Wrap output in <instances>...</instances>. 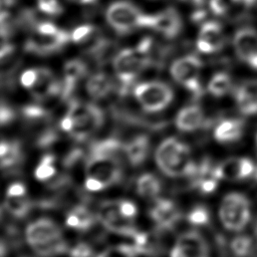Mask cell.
I'll use <instances>...</instances> for the list:
<instances>
[{"mask_svg":"<svg viewBox=\"0 0 257 257\" xmlns=\"http://www.w3.org/2000/svg\"><path fill=\"white\" fill-rule=\"evenodd\" d=\"M25 238L30 248L42 257L58 256L68 251L60 227L49 218L31 222L26 227Z\"/></svg>","mask_w":257,"mask_h":257,"instance_id":"6da1fadb","label":"cell"},{"mask_svg":"<svg viewBox=\"0 0 257 257\" xmlns=\"http://www.w3.org/2000/svg\"><path fill=\"white\" fill-rule=\"evenodd\" d=\"M156 162L159 169L172 178H191L197 169V164L191 159L187 145L175 138L162 142L156 151Z\"/></svg>","mask_w":257,"mask_h":257,"instance_id":"7a4b0ae2","label":"cell"},{"mask_svg":"<svg viewBox=\"0 0 257 257\" xmlns=\"http://www.w3.org/2000/svg\"><path fill=\"white\" fill-rule=\"evenodd\" d=\"M152 45V38L145 37L136 48L123 49L115 56L113 66L120 81V93L127 92L137 76L151 63Z\"/></svg>","mask_w":257,"mask_h":257,"instance_id":"3957f363","label":"cell"},{"mask_svg":"<svg viewBox=\"0 0 257 257\" xmlns=\"http://www.w3.org/2000/svg\"><path fill=\"white\" fill-rule=\"evenodd\" d=\"M222 226L230 232H242L252 218V206L248 197L240 192L227 193L221 200L218 211Z\"/></svg>","mask_w":257,"mask_h":257,"instance_id":"277c9868","label":"cell"},{"mask_svg":"<svg viewBox=\"0 0 257 257\" xmlns=\"http://www.w3.org/2000/svg\"><path fill=\"white\" fill-rule=\"evenodd\" d=\"M67 114L73 119V126L69 132V136L77 142H83L97 131L104 118L103 112L98 106L77 100L69 102Z\"/></svg>","mask_w":257,"mask_h":257,"instance_id":"5b68a950","label":"cell"},{"mask_svg":"<svg viewBox=\"0 0 257 257\" xmlns=\"http://www.w3.org/2000/svg\"><path fill=\"white\" fill-rule=\"evenodd\" d=\"M123 176L119 158L88 156L85 165V177L93 178L108 188L121 181Z\"/></svg>","mask_w":257,"mask_h":257,"instance_id":"8992f818","label":"cell"},{"mask_svg":"<svg viewBox=\"0 0 257 257\" xmlns=\"http://www.w3.org/2000/svg\"><path fill=\"white\" fill-rule=\"evenodd\" d=\"M134 94L144 109L155 112L165 108L173 99L172 88L161 81H150L138 84Z\"/></svg>","mask_w":257,"mask_h":257,"instance_id":"52a82bcc","label":"cell"},{"mask_svg":"<svg viewBox=\"0 0 257 257\" xmlns=\"http://www.w3.org/2000/svg\"><path fill=\"white\" fill-rule=\"evenodd\" d=\"M144 14L128 1H117L107 8L106 20L118 33L124 34L141 27Z\"/></svg>","mask_w":257,"mask_h":257,"instance_id":"ba28073f","label":"cell"},{"mask_svg":"<svg viewBox=\"0 0 257 257\" xmlns=\"http://www.w3.org/2000/svg\"><path fill=\"white\" fill-rule=\"evenodd\" d=\"M202 67L201 60L196 55H187L177 59L171 66V73L175 80L186 86L195 96H200L202 87L199 73Z\"/></svg>","mask_w":257,"mask_h":257,"instance_id":"9c48e42d","label":"cell"},{"mask_svg":"<svg viewBox=\"0 0 257 257\" xmlns=\"http://www.w3.org/2000/svg\"><path fill=\"white\" fill-rule=\"evenodd\" d=\"M97 219L108 231L125 237H134L139 231L133 220L124 218L119 210L117 201L103 202L97 212Z\"/></svg>","mask_w":257,"mask_h":257,"instance_id":"30bf717a","label":"cell"},{"mask_svg":"<svg viewBox=\"0 0 257 257\" xmlns=\"http://www.w3.org/2000/svg\"><path fill=\"white\" fill-rule=\"evenodd\" d=\"M256 163L248 157H232L216 165V173L220 180L231 183L251 181Z\"/></svg>","mask_w":257,"mask_h":257,"instance_id":"8fae6325","label":"cell"},{"mask_svg":"<svg viewBox=\"0 0 257 257\" xmlns=\"http://www.w3.org/2000/svg\"><path fill=\"white\" fill-rule=\"evenodd\" d=\"M141 27L153 28L167 38H174L182 29V20L178 11L168 8L155 15L144 14Z\"/></svg>","mask_w":257,"mask_h":257,"instance_id":"7c38bea8","label":"cell"},{"mask_svg":"<svg viewBox=\"0 0 257 257\" xmlns=\"http://www.w3.org/2000/svg\"><path fill=\"white\" fill-rule=\"evenodd\" d=\"M171 257H209V246L198 231H188L177 239Z\"/></svg>","mask_w":257,"mask_h":257,"instance_id":"4fadbf2b","label":"cell"},{"mask_svg":"<svg viewBox=\"0 0 257 257\" xmlns=\"http://www.w3.org/2000/svg\"><path fill=\"white\" fill-rule=\"evenodd\" d=\"M71 38L69 34L59 29L54 34H41L34 30V33L28 38L25 43V49L29 52L46 55L60 50Z\"/></svg>","mask_w":257,"mask_h":257,"instance_id":"5bb4252c","label":"cell"},{"mask_svg":"<svg viewBox=\"0 0 257 257\" xmlns=\"http://www.w3.org/2000/svg\"><path fill=\"white\" fill-rule=\"evenodd\" d=\"M149 215L160 230H171L181 219V213L176 204L165 198H156L149 209Z\"/></svg>","mask_w":257,"mask_h":257,"instance_id":"9a60e30c","label":"cell"},{"mask_svg":"<svg viewBox=\"0 0 257 257\" xmlns=\"http://www.w3.org/2000/svg\"><path fill=\"white\" fill-rule=\"evenodd\" d=\"M225 35L222 26L217 21L204 23L199 32L197 47L203 53H214L223 48Z\"/></svg>","mask_w":257,"mask_h":257,"instance_id":"2e32d148","label":"cell"},{"mask_svg":"<svg viewBox=\"0 0 257 257\" xmlns=\"http://www.w3.org/2000/svg\"><path fill=\"white\" fill-rule=\"evenodd\" d=\"M239 111L247 116L257 114V79H248L241 82L234 91Z\"/></svg>","mask_w":257,"mask_h":257,"instance_id":"e0dca14e","label":"cell"},{"mask_svg":"<svg viewBox=\"0 0 257 257\" xmlns=\"http://www.w3.org/2000/svg\"><path fill=\"white\" fill-rule=\"evenodd\" d=\"M233 45L237 57L246 62L257 54V30L249 26L240 28L234 35Z\"/></svg>","mask_w":257,"mask_h":257,"instance_id":"ac0fdd59","label":"cell"},{"mask_svg":"<svg viewBox=\"0 0 257 257\" xmlns=\"http://www.w3.org/2000/svg\"><path fill=\"white\" fill-rule=\"evenodd\" d=\"M244 130V119L238 117L225 118L216 125L214 138L220 144H233L241 140Z\"/></svg>","mask_w":257,"mask_h":257,"instance_id":"d6986e66","label":"cell"},{"mask_svg":"<svg viewBox=\"0 0 257 257\" xmlns=\"http://www.w3.org/2000/svg\"><path fill=\"white\" fill-rule=\"evenodd\" d=\"M37 80L30 88L31 94L35 99L43 100L61 92L62 85L55 79L49 69L39 68L37 69Z\"/></svg>","mask_w":257,"mask_h":257,"instance_id":"ffe728a7","label":"cell"},{"mask_svg":"<svg viewBox=\"0 0 257 257\" xmlns=\"http://www.w3.org/2000/svg\"><path fill=\"white\" fill-rule=\"evenodd\" d=\"M86 65L77 59L69 60L64 66V81L61 87V97L68 98L72 93L76 82L85 75Z\"/></svg>","mask_w":257,"mask_h":257,"instance_id":"44dd1931","label":"cell"},{"mask_svg":"<svg viewBox=\"0 0 257 257\" xmlns=\"http://www.w3.org/2000/svg\"><path fill=\"white\" fill-rule=\"evenodd\" d=\"M150 152V140L145 135H140L124 145V154L132 166L142 165Z\"/></svg>","mask_w":257,"mask_h":257,"instance_id":"7402d4cb","label":"cell"},{"mask_svg":"<svg viewBox=\"0 0 257 257\" xmlns=\"http://www.w3.org/2000/svg\"><path fill=\"white\" fill-rule=\"evenodd\" d=\"M204 115L197 105L184 107L180 110L176 118V126L183 132H193L203 125Z\"/></svg>","mask_w":257,"mask_h":257,"instance_id":"603a6c76","label":"cell"},{"mask_svg":"<svg viewBox=\"0 0 257 257\" xmlns=\"http://www.w3.org/2000/svg\"><path fill=\"white\" fill-rule=\"evenodd\" d=\"M94 224L93 214L83 206L73 207L65 217V225L76 231H87Z\"/></svg>","mask_w":257,"mask_h":257,"instance_id":"cb8c5ba5","label":"cell"},{"mask_svg":"<svg viewBox=\"0 0 257 257\" xmlns=\"http://www.w3.org/2000/svg\"><path fill=\"white\" fill-rule=\"evenodd\" d=\"M137 193L146 199H155L161 193V180L152 173H145L141 175L136 182Z\"/></svg>","mask_w":257,"mask_h":257,"instance_id":"d4e9b609","label":"cell"},{"mask_svg":"<svg viewBox=\"0 0 257 257\" xmlns=\"http://www.w3.org/2000/svg\"><path fill=\"white\" fill-rule=\"evenodd\" d=\"M121 153H124V145H122L118 140L110 138L91 144L88 156L119 158Z\"/></svg>","mask_w":257,"mask_h":257,"instance_id":"484cf974","label":"cell"},{"mask_svg":"<svg viewBox=\"0 0 257 257\" xmlns=\"http://www.w3.org/2000/svg\"><path fill=\"white\" fill-rule=\"evenodd\" d=\"M111 89V79L105 73L102 72L93 74L86 83V90L88 94L95 99H99L106 96Z\"/></svg>","mask_w":257,"mask_h":257,"instance_id":"4316f807","label":"cell"},{"mask_svg":"<svg viewBox=\"0 0 257 257\" xmlns=\"http://www.w3.org/2000/svg\"><path fill=\"white\" fill-rule=\"evenodd\" d=\"M1 167L2 169H10L15 167L22 158L20 144L16 141H2L0 146Z\"/></svg>","mask_w":257,"mask_h":257,"instance_id":"83f0119b","label":"cell"},{"mask_svg":"<svg viewBox=\"0 0 257 257\" xmlns=\"http://www.w3.org/2000/svg\"><path fill=\"white\" fill-rule=\"evenodd\" d=\"M4 208L10 215L16 218H24L30 212L32 208V202L27 198L26 195L19 197L6 196L4 201Z\"/></svg>","mask_w":257,"mask_h":257,"instance_id":"f1b7e54d","label":"cell"},{"mask_svg":"<svg viewBox=\"0 0 257 257\" xmlns=\"http://www.w3.org/2000/svg\"><path fill=\"white\" fill-rule=\"evenodd\" d=\"M230 250L235 257H250L254 251V241L246 234H239L232 238Z\"/></svg>","mask_w":257,"mask_h":257,"instance_id":"f546056e","label":"cell"},{"mask_svg":"<svg viewBox=\"0 0 257 257\" xmlns=\"http://www.w3.org/2000/svg\"><path fill=\"white\" fill-rule=\"evenodd\" d=\"M232 79L226 72H217L208 84L209 92L214 96H223L232 89Z\"/></svg>","mask_w":257,"mask_h":257,"instance_id":"4dcf8cb0","label":"cell"},{"mask_svg":"<svg viewBox=\"0 0 257 257\" xmlns=\"http://www.w3.org/2000/svg\"><path fill=\"white\" fill-rule=\"evenodd\" d=\"M55 157L51 154L44 155L38 166L35 169L34 176L40 182H47L56 175V168L54 166Z\"/></svg>","mask_w":257,"mask_h":257,"instance_id":"1f68e13d","label":"cell"},{"mask_svg":"<svg viewBox=\"0 0 257 257\" xmlns=\"http://www.w3.org/2000/svg\"><path fill=\"white\" fill-rule=\"evenodd\" d=\"M187 220L194 226H206L210 222V211L204 205L194 206L187 214Z\"/></svg>","mask_w":257,"mask_h":257,"instance_id":"d6a6232c","label":"cell"},{"mask_svg":"<svg viewBox=\"0 0 257 257\" xmlns=\"http://www.w3.org/2000/svg\"><path fill=\"white\" fill-rule=\"evenodd\" d=\"M137 250L134 245L121 244L118 246L108 247L97 255V257H135L137 256Z\"/></svg>","mask_w":257,"mask_h":257,"instance_id":"836d02e7","label":"cell"},{"mask_svg":"<svg viewBox=\"0 0 257 257\" xmlns=\"http://www.w3.org/2000/svg\"><path fill=\"white\" fill-rule=\"evenodd\" d=\"M39 10L50 15H57L62 12V6L58 0H38Z\"/></svg>","mask_w":257,"mask_h":257,"instance_id":"e575fe53","label":"cell"},{"mask_svg":"<svg viewBox=\"0 0 257 257\" xmlns=\"http://www.w3.org/2000/svg\"><path fill=\"white\" fill-rule=\"evenodd\" d=\"M117 205H118V210L120 214L130 220H133L138 213V208L134 202L131 200L122 199V200H117Z\"/></svg>","mask_w":257,"mask_h":257,"instance_id":"d590c367","label":"cell"},{"mask_svg":"<svg viewBox=\"0 0 257 257\" xmlns=\"http://www.w3.org/2000/svg\"><path fill=\"white\" fill-rule=\"evenodd\" d=\"M234 4L235 0H210V9L216 15H225Z\"/></svg>","mask_w":257,"mask_h":257,"instance_id":"8d00e7d4","label":"cell"},{"mask_svg":"<svg viewBox=\"0 0 257 257\" xmlns=\"http://www.w3.org/2000/svg\"><path fill=\"white\" fill-rule=\"evenodd\" d=\"M93 31H94L93 26L85 24V25H81V26H78L77 28H75L70 36H71V39L76 43L83 42L90 37V35L93 33Z\"/></svg>","mask_w":257,"mask_h":257,"instance_id":"74e56055","label":"cell"},{"mask_svg":"<svg viewBox=\"0 0 257 257\" xmlns=\"http://www.w3.org/2000/svg\"><path fill=\"white\" fill-rule=\"evenodd\" d=\"M22 112H23L24 117H26L27 119H30V120L41 119V118L46 117V115H47V112L44 108H42L38 105H35V104H30V105L23 107Z\"/></svg>","mask_w":257,"mask_h":257,"instance_id":"f35d334b","label":"cell"},{"mask_svg":"<svg viewBox=\"0 0 257 257\" xmlns=\"http://www.w3.org/2000/svg\"><path fill=\"white\" fill-rule=\"evenodd\" d=\"M70 257H92L93 252L91 247L85 243H78L69 249Z\"/></svg>","mask_w":257,"mask_h":257,"instance_id":"ab89813d","label":"cell"},{"mask_svg":"<svg viewBox=\"0 0 257 257\" xmlns=\"http://www.w3.org/2000/svg\"><path fill=\"white\" fill-rule=\"evenodd\" d=\"M37 75H38L37 69H28V70L24 71L20 77L21 84L24 87L31 88L37 80Z\"/></svg>","mask_w":257,"mask_h":257,"instance_id":"60d3db41","label":"cell"},{"mask_svg":"<svg viewBox=\"0 0 257 257\" xmlns=\"http://www.w3.org/2000/svg\"><path fill=\"white\" fill-rule=\"evenodd\" d=\"M56 133L51 130H48L39 136L37 140V145L40 148H46L53 144L56 141Z\"/></svg>","mask_w":257,"mask_h":257,"instance_id":"b9f144b4","label":"cell"},{"mask_svg":"<svg viewBox=\"0 0 257 257\" xmlns=\"http://www.w3.org/2000/svg\"><path fill=\"white\" fill-rule=\"evenodd\" d=\"M26 195V187L24 184L20 182H15L10 184L6 190V196L11 197H19Z\"/></svg>","mask_w":257,"mask_h":257,"instance_id":"7bdbcfd3","label":"cell"},{"mask_svg":"<svg viewBox=\"0 0 257 257\" xmlns=\"http://www.w3.org/2000/svg\"><path fill=\"white\" fill-rule=\"evenodd\" d=\"M11 18L8 12L2 11L1 13V36L3 38H6L9 36L12 30V24H11Z\"/></svg>","mask_w":257,"mask_h":257,"instance_id":"ee69618b","label":"cell"},{"mask_svg":"<svg viewBox=\"0 0 257 257\" xmlns=\"http://www.w3.org/2000/svg\"><path fill=\"white\" fill-rule=\"evenodd\" d=\"M34 30H35L36 32H38V33L49 35V34H54V33H56V32L59 30V28H57V27H56L53 23H51V22L43 21V22H40V23H36Z\"/></svg>","mask_w":257,"mask_h":257,"instance_id":"f6af8a7d","label":"cell"},{"mask_svg":"<svg viewBox=\"0 0 257 257\" xmlns=\"http://www.w3.org/2000/svg\"><path fill=\"white\" fill-rule=\"evenodd\" d=\"M15 116V113L11 107H9L4 101L1 103L0 107V119H1V124L5 125L6 123L10 122Z\"/></svg>","mask_w":257,"mask_h":257,"instance_id":"bcb514c9","label":"cell"},{"mask_svg":"<svg viewBox=\"0 0 257 257\" xmlns=\"http://www.w3.org/2000/svg\"><path fill=\"white\" fill-rule=\"evenodd\" d=\"M84 187L89 192H99L101 190L106 189L103 184H101L99 181H97L93 178H90V177H85Z\"/></svg>","mask_w":257,"mask_h":257,"instance_id":"7dc6e473","label":"cell"},{"mask_svg":"<svg viewBox=\"0 0 257 257\" xmlns=\"http://www.w3.org/2000/svg\"><path fill=\"white\" fill-rule=\"evenodd\" d=\"M73 126V119L71 118V116L69 114H66L61 120H60V127L62 131L66 132L69 134V132L71 131Z\"/></svg>","mask_w":257,"mask_h":257,"instance_id":"c3c4849f","label":"cell"},{"mask_svg":"<svg viewBox=\"0 0 257 257\" xmlns=\"http://www.w3.org/2000/svg\"><path fill=\"white\" fill-rule=\"evenodd\" d=\"M14 50V47L9 43H4L1 47V59H4L5 57H8L12 54Z\"/></svg>","mask_w":257,"mask_h":257,"instance_id":"681fc988","label":"cell"},{"mask_svg":"<svg viewBox=\"0 0 257 257\" xmlns=\"http://www.w3.org/2000/svg\"><path fill=\"white\" fill-rule=\"evenodd\" d=\"M238 5H242L246 8H250L257 4V0H235Z\"/></svg>","mask_w":257,"mask_h":257,"instance_id":"f907efd6","label":"cell"},{"mask_svg":"<svg viewBox=\"0 0 257 257\" xmlns=\"http://www.w3.org/2000/svg\"><path fill=\"white\" fill-rule=\"evenodd\" d=\"M206 15V12L204 10H198L196 12L193 13L192 15V20L195 21V22H198V21H201Z\"/></svg>","mask_w":257,"mask_h":257,"instance_id":"816d5d0a","label":"cell"},{"mask_svg":"<svg viewBox=\"0 0 257 257\" xmlns=\"http://www.w3.org/2000/svg\"><path fill=\"white\" fill-rule=\"evenodd\" d=\"M246 63H247L250 67H252V68H254V69L257 70V54H255V55L249 57V59L246 61Z\"/></svg>","mask_w":257,"mask_h":257,"instance_id":"f5cc1de1","label":"cell"},{"mask_svg":"<svg viewBox=\"0 0 257 257\" xmlns=\"http://www.w3.org/2000/svg\"><path fill=\"white\" fill-rule=\"evenodd\" d=\"M15 2V0H2V6L5 7V6H11L13 5Z\"/></svg>","mask_w":257,"mask_h":257,"instance_id":"db71d44e","label":"cell"},{"mask_svg":"<svg viewBox=\"0 0 257 257\" xmlns=\"http://www.w3.org/2000/svg\"><path fill=\"white\" fill-rule=\"evenodd\" d=\"M183 1H186V2H190V3H193L195 5H202L204 0H183Z\"/></svg>","mask_w":257,"mask_h":257,"instance_id":"11a10c76","label":"cell"},{"mask_svg":"<svg viewBox=\"0 0 257 257\" xmlns=\"http://www.w3.org/2000/svg\"><path fill=\"white\" fill-rule=\"evenodd\" d=\"M251 181H252V182H254V183H257V163H256L255 170H254V174H253V176H252Z\"/></svg>","mask_w":257,"mask_h":257,"instance_id":"9f6ffc18","label":"cell"},{"mask_svg":"<svg viewBox=\"0 0 257 257\" xmlns=\"http://www.w3.org/2000/svg\"><path fill=\"white\" fill-rule=\"evenodd\" d=\"M82 4H90V3H93L95 0H76Z\"/></svg>","mask_w":257,"mask_h":257,"instance_id":"6f0895ef","label":"cell"},{"mask_svg":"<svg viewBox=\"0 0 257 257\" xmlns=\"http://www.w3.org/2000/svg\"><path fill=\"white\" fill-rule=\"evenodd\" d=\"M255 145H256V149H257V134H256V138H255Z\"/></svg>","mask_w":257,"mask_h":257,"instance_id":"680465c9","label":"cell"}]
</instances>
